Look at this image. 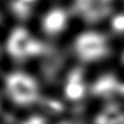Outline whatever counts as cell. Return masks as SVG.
I'll use <instances>...</instances> for the list:
<instances>
[{"label":"cell","mask_w":124,"mask_h":124,"mask_svg":"<svg viewBox=\"0 0 124 124\" xmlns=\"http://www.w3.org/2000/svg\"><path fill=\"white\" fill-rule=\"evenodd\" d=\"M116 45L103 26L82 25L71 37L70 50L76 64L99 69L114 59Z\"/></svg>","instance_id":"6da1fadb"},{"label":"cell","mask_w":124,"mask_h":124,"mask_svg":"<svg viewBox=\"0 0 124 124\" xmlns=\"http://www.w3.org/2000/svg\"><path fill=\"white\" fill-rule=\"evenodd\" d=\"M3 89L7 100L22 108L34 105L42 92L39 81L32 73L23 70L8 72L4 80Z\"/></svg>","instance_id":"7a4b0ae2"},{"label":"cell","mask_w":124,"mask_h":124,"mask_svg":"<svg viewBox=\"0 0 124 124\" xmlns=\"http://www.w3.org/2000/svg\"><path fill=\"white\" fill-rule=\"evenodd\" d=\"M120 6V0H71L70 4L74 17L83 25L97 26H103Z\"/></svg>","instance_id":"3957f363"},{"label":"cell","mask_w":124,"mask_h":124,"mask_svg":"<svg viewBox=\"0 0 124 124\" xmlns=\"http://www.w3.org/2000/svg\"><path fill=\"white\" fill-rule=\"evenodd\" d=\"M123 74L115 70H102L91 76V98L93 102L118 99Z\"/></svg>","instance_id":"277c9868"},{"label":"cell","mask_w":124,"mask_h":124,"mask_svg":"<svg viewBox=\"0 0 124 124\" xmlns=\"http://www.w3.org/2000/svg\"><path fill=\"white\" fill-rule=\"evenodd\" d=\"M91 74L83 66L74 65L67 72L63 81L65 99L72 102H83L91 98Z\"/></svg>","instance_id":"5b68a950"},{"label":"cell","mask_w":124,"mask_h":124,"mask_svg":"<svg viewBox=\"0 0 124 124\" xmlns=\"http://www.w3.org/2000/svg\"><path fill=\"white\" fill-rule=\"evenodd\" d=\"M73 18L75 17L70 6H54L44 14L42 27L48 36L61 37L70 30Z\"/></svg>","instance_id":"8992f818"},{"label":"cell","mask_w":124,"mask_h":124,"mask_svg":"<svg viewBox=\"0 0 124 124\" xmlns=\"http://www.w3.org/2000/svg\"><path fill=\"white\" fill-rule=\"evenodd\" d=\"M87 124H124V102L119 99L93 102Z\"/></svg>","instance_id":"52a82bcc"},{"label":"cell","mask_w":124,"mask_h":124,"mask_svg":"<svg viewBox=\"0 0 124 124\" xmlns=\"http://www.w3.org/2000/svg\"><path fill=\"white\" fill-rule=\"evenodd\" d=\"M104 29L116 44L124 43V7L121 6L113 11L103 24Z\"/></svg>","instance_id":"ba28073f"},{"label":"cell","mask_w":124,"mask_h":124,"mask_svg":"<svg viewBox=\"0 0 124 124\" xmlns=\"http://www.w3.org/2000/svg\"><path fill=\"white\" fill-rule=\"evenodd\" d=\"M114 59L117 62L120 72L124 74V43L117 45V50H116Z\"/></svg>","instance_id":"9c48e42d"},{"label":"cell","mask_w":124,"mask_h":124,"mask_svg":"<svg viewBox=\"0 0 124 124\" xmlns=\"http://www.w3.org/2000/svg\"><path fill=\"white\" fill-rule=\"evenodd\" d=\"M118 99L120 101H121L122 102H124V78H123V81H122V83H121V90H120V93H119Z\"/></svg>","instance_id":"30bf717a"}]
</instances>
